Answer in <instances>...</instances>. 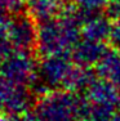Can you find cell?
<instances>
[{
    "mask_svg": "<svg viewBox=\"0 0 120 121\" xmlns=\"http://www.w3.org/2000/svg\"><path fill=\"white\" fill-rule=\"evenodd\" d=\"M84 99L67 89H54L36 99L34 112L41 121H78Z\"/></svg>",
    "mask_w": 120,
    "mask_h": 121,
    "instance_id": "6da1fadb",
    "label": "cell"
},
{
    "mask_svg": "<svg viewBox=\"0 0 120 121\" xmlns=\"http://www.w3.org/2000/svg\"><path fill=\"white\" fill-rule=\"evenodd\" d=\"M71 62V57L66 54L41 57L38 60L35 80L30 85L35 95L39 98L50 90L63 88L65 80L72 67Z\"/></svg>",
    "mask_w": 120,
    "mask_h": 121,
    "instance_id": "7a4b0ae2",
    "label": "cell"
},
{
    "mask_svg": "<svg viewBox=\"0 0 120 121\" xmlns=\"http://www.w3.org/2000/svg\"><path fill=\"white\" fill-rule=\"evenodd\" d=\"M31 53L13 49L0 63V73L16 85L30 86L38 68V60L34 59Z\"/></svg>",
    "mask_w": 120,
    "mask_h": 121,
    "instance_id": "3957f363",
    "label": "cell"
},
{
    "mask_svg": "<svg viewBox=\"0 0 120 121\" xmlns=\"http://www.w3.org/2000/svg\"><path fill=\"white\" fill-rule=\"evenodd\" d=\"M39 25L26 10L19 13H12L8 23L5 37L13 49L25 52H32L36 49Z\"/></svg>",
    "mask_w": 120,
    "mask_h": 121,
    "instance_id": "277c9868",
    "label": "cell"
},
{
    "mask_svg": "<svg viewBox=\"0 0 120 121\" xmlns=\"http://www.w3.org/2000/svg\"><path fill=\"white\" fill-rule=\"evenodd\" d=\"M108 47L106 43L93 41L89 39H80V41L71 50V60L74 65L83 67H92L102 59V57L107 53Z\"/></svg>",
    "mask_w": 120,
    "mask_h": 121,
    "instance_id": "5b68a950",
    "label": "cell"
},
{
    "mask_svg": "<svg viewBox=\"0 0 120 121\" xmlns=\"http://www.w3.org/2000/svg\"><path fill=\"white\" fill-rule=\"evenodd\" d=\"M84 95L92 103L116 106L120 100V88L108 80L97 77L92 85L85 90Z\"/></svg>",
    "mask_w": 120,
    "mask_h": 121,
    "instance_id": "8992f818",
    "label": "cell"
},
{
    "mask_svg": "<svg viewBox=\"0 0 120 121\" xmlns=\"http://www.w3.org/2000/svg\"><path fill=\"white\" fill-rule=\"evenodd\" d=\"M65 0H27L26 12L38 25L58 18L65 9Z\"/></svg>",
    "mask_w": 120,
    "mask_h": 121,
    "instance_id": "52a82bcc",
    "label": "cell"
},
{
    "mask_svg": "<svg viewBox=\"0 0 120 121\" xmlns=\"http://www.w3.org/2000/svg\"><path fill=\"white\" fill-rule=\"evenodd\" d=\"M112 19L106 14H96L90 17L81 27V35L84 39H89L93 41L106 43L110 39V32L112 27Z\"/></svg>",
    "mask_w": 120,
    "mask_h": 121,
    "instance_id": "ba28073f",
    "label": "cell"
},
{
    "mask_svg": "<svg viewBox=\"0 0 120 121\" xmlns=\"http://www.w3.org/2000/svg\"><path fill=\"white\" fill-rule=\"evenodd\" d=\"M98 77L96 70L92 67H83V66L72 65L63 84V89L71 90L74 93H85L92 82Z\"/></svg>",
    "mask_w": 120,
    "mask_h": 121,
    "instance_id": "9c48e42d",
    "label": "cell"
},
{
    "mask_svg": "<svg viewBox=\"0 0 120 121\" xmlns=\"http://www.w3.org/2000/svg\"><path fill=\"white\" fill-rule=\"evenodd\" d=\"M98 77L114 82L120 88V52L116 48L108 49L107 53L94 67Z\"/></svg>",
    "mask_w": 120,
    "mask_h": 121,
    "instance_id": "30bf717a",
    "label": "cell"
},
{
    "mask_svg": "<svg viewBox=\"0 0 120 121\" xmlns=\"http://www.w3.org/2000/svg\"><path fill=\"white\" fill-rule=\"evenodd\" d=\"M114 116H115V106L97 104L89 102L85 98L78 121H112Z\"/></svg>",
    "mask_w": 120,
    "mask_h": 121,
    "instance_id": "8fae6325",
    "label": "cell"
},
{
    "mask_svg": "<svg viewBox=\"0 0 120 121\" xmlns=\"http://www.w3.org/2000/svg\"><path fill=\"white\" fill-rule=\"evenodd\" d=\"M72 1L83 12L94 16V14H98L106 9L108 0H72Z\"/></svg>",
    "mask_w": 120,
    "mask_h": 121,
    "instance_id": "7c38bea8",
    "label": "cell"
},
{
    "mask_svg": "<svg viewBox=\"0 0 120 121\" xmlns=\"http://www.w3.org/2000/svg\"><path fill=\"white\" fill-rule=\"evenodd\" d=\"M14 88H16V84L10 82L7 77L0 73V115H3L4 112Z\"/></svg>",
    "mask_w": 120,
    "mask_h": 121,
    "instance_id": "4fadbf2b",
    "label": "cell"
},
{
    "mask_svg": "<svg viewBox=\"0 0 120 121\" xmlns=\"http://www.w3.org/2000/svg\"><path fill=\"white\" fill-rule=\"evenodd\" d=\"M108 43L112 45V48L120 49V18L112 21V27H111Z\"/></svg>",
    "mask_w": 120,
    "mask_h": 121,
    "instance_id": "5bb4252c",
    "label": "cell"
},
{
    "mask_svg": "<svg viewBox=\"0 0 120 121\" xmlns=\"http://www.w3.org/2000/svg\"><path fill=\"white\" fill-rule=\"evenodd\" d=\"M105 13L112 21L120 18V0H108L106 9H105Z\"/></svg>",
    "mask_w": 120,
    "mask_h": 121,
    "instance_id": "9a60e30c",
    "label": "cell"
},
{
    "mask_svg": "<svg viewBox=\"0 0 120 121\" xmlns=\"http://www.w3.org/2000/svg\"><path fill=\"white\" fill-rule=\"evenodd\" d=\"M10 12L5 8L0 7V35H5V31H7L8 23H9L10 19Z\"/></svg>",
    "mask_w": 120,
    "mask_h": 121,
    "instance_id": "2e32d148",
    "label": "cell"
},
{
    "mask_svg": "<svg viewBox=\"0 0 120 121\" xmlns=\"http://www.w3.org/2000/svg\"><path fill=\"white\" fill-rule=\"evenodd\" d=\"M13 50V47L10 45V43L8 41V39L5 35H0V63L3 62V59Z\"/></svg>",
    "mask_w": 120,
    "mask_h": 121,
    "instance_id": "e0dca14e",
    "label": "cell"
},
{
    "mask_svg": "<svg viewBox=\"0 0 120 121\" xmlns=\"http://www.w3.org/2000/svg\"><path fill=\"white\" fill-rule=\"evenodd\" d=\"M10 121H41V120L39 119V116L34 111H27L25 113L19 115V116L10 119Z\"/></svg>",
    "mask_w": 120,
    "mask_h": 121,
    "instance_id": "ac0fdd59",
    "label": "cell"
},
{
    "mask_svg": "<svg viewBox=\"0 0 120 121\" xmlns=\"http://www.w3.org/2000/svg\"><path fill=\"white\" fill-rule=\"evenodd\" d=\"M112 121H120V100L115 106V116H114Z\"/></svg>",
    "mask_w": 120,
    "mask_h": 121,
    "instance_id": "d6986e66",
    "label": "cell"
},
{
    "mask_svg": "<svg viewBox=\"0 0 120 121\" xmlns=\"http://www.w3.org/2000/svg\"><path fill=\"white\" fill-rule=\"evenodd\" d=\"M3 121H10L9 119H4V120H3Z\"/></svg>",
    "mask_w": 120,
    "mask_h": 121,
    "instance_id": "ffe728a7",
    "label": "cell"
}]
</instances>
